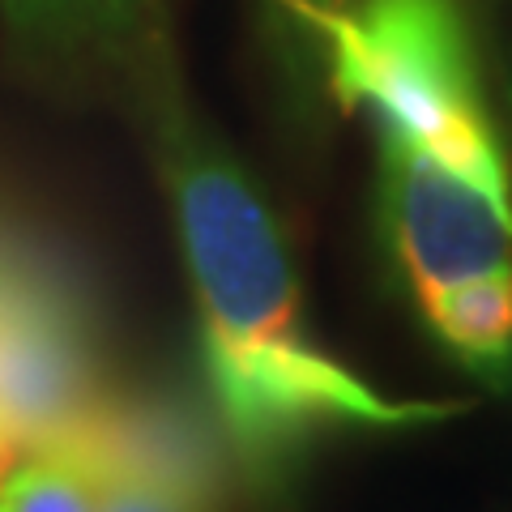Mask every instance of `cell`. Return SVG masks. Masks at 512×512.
I'll return each mask as SVG.
<instances>
[{
  "instance_id": "cell-3",
  "label": "cell",
  "mask_w": 512,
  "mask_h": 512,
  "mask_svg": "<svg viewBox=\"0 0 512 512\" xmlns=\"http://www.w3.org/2000/svg\"><path fill=\"white\" fill-rule=\"evenodd\" d=\"M380 218L414 299L512 269V218L406 137L380 133Z\"/></svg>"
},
{
  "instance_id": "cell-2",
  "label": "cell",
  "mask_w": 512,
  "mask_h": 512,
  "mask_svg": "<svg viewBox=\"0 0 512 512\" xmlns=\"http://www.w3.org/2000/svg\"><path fill=\"white\" fill-rule=\"evenodd\" d=\"M291 5L325 35L329 77L342 103L367 107L380 133L427 150L512 218V175L478 90L457 0H363L350 13L325 0Z\"/></svg>"
},
{
  "instance_id": "cell-7",
  "label": "cell",
  "mask_w": 512,
  "mask_h": 512,
  "mask_svg": "<svg viewBox=\"0 0 512 512\" xmlns=\"http://www.w3.org/2000/svg\"><path fill=\"white\" fill-rule=\"evenodd\" d=\"M9 26L30 43H116L137 35L158 0H0Z\"/></svg>"
},
{
  "instance_id": "cell-8",
  "label": "cell",
  "mask_w": 512,
  "mask_h": 512,
  "mask_svg": "<svg viewBox=\"0 0 512 512\" xmlns=\"http://www.w3.org/2000/svg\"><path fill=\"white\" fill-rule=\"evenodd\" d=\"M13 461H18V440H13L9 431H0V483H5V474H9Z\"/></svg>"
},
{
  "instance_id": "cell-4",
  "label": "cell",
  "mask_w": 512,
  "mask_h": 512,
  "mask_svg": "<svg viewBox=\"0 0 512 512\" xmlns=\"http://www.w3.org/2000/svg\"><path fill=\"white\" fill-rule=\"evenodd\" d=\"M419 312L453 355L483 376H512V269L419 295Z\"/></svg>"
},
{
  "instance_id": "cell-5",
  "label": "cell",
  "mask_w": 512,
  "mask_h": 512,
  "mask_svg": "<svg viewBox=\"0 0 512 512\" xmlns=\"http://www.w3.org/2000/svg\"><path fill=\"white\" fill-rule=\"evenodd\" d=\"M0 512H99V431L39 436L0 483Z\"/></svg>"
},
{
  "instance_id": "cell-1",
  "label": "cell",
  "mask_w": 512,
  "mask_h": 512,
  "mask_svg": "<svg viewBox=\"0 0 512 512\" xmlns=\"http://www.w3.org/2000/svg\"><path fill=\"white\" fill-rule=\"evenodd\" d=\"M167 188L210 393L235 444L274 457L316 427H410L453 414L376 393L308 338L286 239L227 150L192 133L167 137Z\"/></svg>"
},
{
  "instance_id": "cell-6",
  "label": "cell",
  "mask_w": 512,
  "mask_h": 512,
  "mask_svg": "<svg viewBox=\"0 0 512 512\" xmlns=\"http://www.w3.org/2000/svg\"><path fill=\"white\" fill-rule=\"evenodd\" d=\"M99 512H210V495L171 453L99 436Z\"/></svg>"
}]
</instances>
